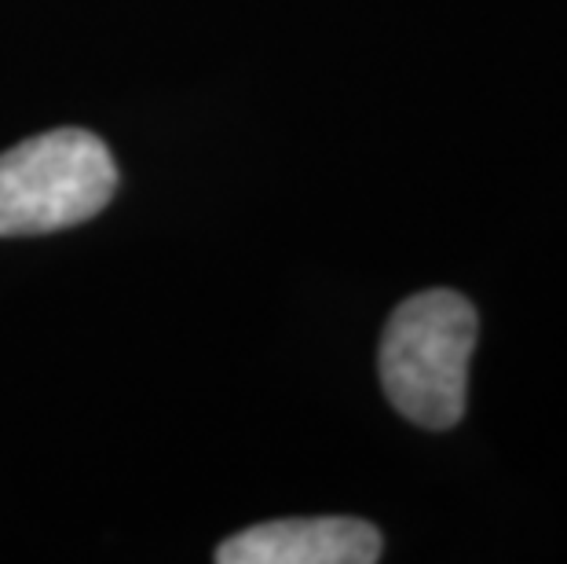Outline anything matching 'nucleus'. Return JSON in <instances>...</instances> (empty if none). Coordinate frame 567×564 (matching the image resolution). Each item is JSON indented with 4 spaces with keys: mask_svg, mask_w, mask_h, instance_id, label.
Segmentation results:
<instances>
[{
    "mask_svg": "<svg viewBox=\"0 0 567 564\" xmlns=\"http://www.w3.org/2000/svg\"><path fill=\"white\" fill-rule=\"evenodd\" d=\"M384 539L359 517L268 521L231 535L216 550L220 564H373Z\"/></svg>",
    "mask_w": 567,
    "mask_h": 564,
    "instance_id": "3",
    "label": "nucleus"
},
{
    "mask_svg": "<svg viewBox=\"0 0 567 564\" xmlns=\"http://www.w3.org/2000/svg\"><path fill=\"white\" fill-rule=\"evenodd\" d=\"M480 334L476 308L454 290L414 294L381 334V389L406 422L454 429L465 414L468 359Z\"/></svg>",
    "mask_w": 567,
    "mask_h": 564,
    "instance_id": "1",
    "label": "nucleus"
},
{
    "mask_svg": "<svg viewBox=\"0 0 567 564\" xmlns=\"http://www.w3.org/2000/svg\"><path fill=\"white\" fill-rule=\"evenodd\" d=\"M117 187L114 154L95 132L55 129L0 154V235H44L106 209Z\"/></svg>",
    "mask_w": 567,
    "mask_h": 564,
    "instance_id": "2",
    "label": "nucleus"
}]
</instances>
